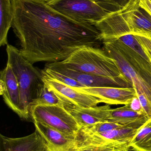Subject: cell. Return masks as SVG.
<instances>
[{"mask_svg": "<svg viewBox=\"0 0 151 151\" xmlns=\"http://www.w3.org/2000/svg\"><path fill=\"white\" fill-rule=\"evenodd\" d=\"M11 1L20 51L32 63L61 62L81 48L103 44L95 25L68 18L45 0Z\"/></svg>", "mask_w": 151, "mask_h": 151, "instance_id": "cell-1", "label": "cell"}, {"mask_svg": "<svg viewBox=\"0 0 151 151\" xmlns=\"http://www.w3.org/2000/svg\"><path fill=\"white\" fill-rule=\"evenodd\" d=\"M103 50L115 60L137 95H144L151 105V62L118 39L103 42Z\"/></svg>", "mask_w": 151, "mask_h": 151, "instance_id": "cell-2", "label": "cell"}, {"mask_svg": "<svg viewBox=\"0 0 151 151\" xmlns=\"http://www.w3.org/2000/svg\"><path fill=\"white\" fill-rule=\"evenodd\" d=\"M6 46L7 64L11 66L19 86V117L23 119L32 120L31 109L44 83L41 71L34 67L16 47L10 44Z\"/></svg>", "mask_w": 151, "mask_h": 151, "instance_id": "cell-3", "label": "cell"}, {"mask_svg": "<svg viewBox=\"0 0 151 151\" xmlns=\"http://www.w3.org/2000/svg\"><path fill=\"white\" fill-rule=\"evenodd\" d=\"M59 13L79 23L95 25L108 15L123 8L105 0H45Z\"/></svg>", "mask_w": 151, "mask_h": 151, "instance_id": "cell-4", "label": "cell"}, {"mask_svg": "<svg viewBox=\"0 0 151 151\" xmlns=\"http://www.w3.org/2000/svg\"><path fill=\"white\" fill-rule=\"evenodd\" d=\"M68 68L110 77L125 78L114 59L99 48L84 47L61 61Z\"/></svg>", "mask_w": 151, "mask_h": 151, "instance_id": "cell-5", "label": "cell"}, {"mask_svg": "<svg viewBox=\"0 0 151 151\" xmlns=\"http://www.w3.org/2000/svg\"><path fill=\"white\" fill-rule=\"evenodd\" d=\"M33 121L43 123L64 134L76 136L80 127L72 115L61 105H36L31 109Z\"/></svg>", "mask_w": 151, "mask_h": 151, "instance_id": "cell-6", "label": "cell"}, {"mask_svg": "<svg viewBox=\"0 0 151 151\" xmlns=\"http://www.w3.org/2000/svg\"><path fill=\"white\" fill-rule=\"evenodd\" d=\"M138 129L124 127L102 133H90L79 129L75 136L80 151L113 143H129Z\"/></svg>", "mask_w": 151, "mask_h": 151, "instance_id": "cell-7", "label": "cell"}, {"mask_svg": "<svg viewBox=\"0 0 151 151\" xmlns=\"http://www.w3.org/2000/svg\"><path fill=\"white\" fill-rule=\"evenodd\" d=\"M45 67L66 76L86 87H121L133 88L126 77H110L83 72L70 69L60 62L49 63Z\"/></svg>", "mask_w": 151, "mask_h": 151, "instance_id": "cell-8", "label": "cell"}, {"mask_svg": "<svg viewBox=\"0 0 151 151\" xmlns=\"http://www.w3.org/2000/svg\"><path fill=\"white\" fill-rule=\"evenodd\" d=\"M43 81L47 87L53 91L64 102V106L90 107L97 106L98 104L103 103L101 99L95 96L79 91L74 88L43 75Z\"/></svg>", "mask_w": 151, "mask_h": 151, "instance_id": "cell-9", "label": "cell"}, {"mask_svg": "<svg viewBox=\"0 0 151 151\" xmlns=\"http://www.w3.org/2000/svg\"><path fill=\"white\" fill-rule=\"evenodd\" d=\"M139 0H129L121 9L131 35L151 39V16L140 7Z\"/></svg>", "mask_w": 151, "mask_h": 151, "instance_id": "cell-10", "label": "cell"}, {"mask_svg": "<svg viewBox=\"0 0 151 151\" xmlns=\"http://www.w3.org/2000/svg\"><path fill=\"white\" fill-rule=\"evenodd\" d=\"M33 122L35 130L45 141L48 151H80L75 136L64 134L38 122Z\"/></svg>", "mask_w": 151, "mask_h": 151, "instance_id": "cell-11", "label": "cell"}, {"mask_svg": "<svg viewBox=\"0 0 151 151\" xmlns=\"http://www.w3.org/2000/svg\"><path fill=\"white\" fill-rule=\"evenodd\" d=\"M100 99L103 103L109 105H127L137 96L134 88L121 87H86L74 88Z\"/></svg>", "mask_w": 151, "mask_h": 151, "instance_id": "cell-12", "label": "cell"}, {"mask_svg": "<svg viewBox=\"0 0 151 151\" xmlns=\"http://www.w3.org/2000/svg\"><path fill=\"white\" fill-rule=\"evenodd\" d=\"M0 94L5 104L19 116L20 114V91L17 77L11 66L7 64L1 71Z\"/></svg>", "mask_w": 151, "mask_h": 151, "instance_id": "cell-13", "label": "cell"}, {"mask_svg": "<svg viewBox=\"0 0 151 151\" xmlns=\"http://www.w3.org/2000/svg\"><path fill=\"white\" fill-rule=\"evenodd\" d=\"M1 151H48L46 142L36 130L29 135L12 138L1 134Z\"/></svg>", "mask_w": 151, "mask_h": 151, "instance_id": "cell-14", "label": "cell"}, {"mask_svg": "<svg viewBox=\"0 0 151 151\" xmlns=\"http://www.w3.org/2000/svg\"><path fill=\"white\" fill-rule=\"evenodd\" d=\"M72 115L80 128L107 121L111 108L110 105L90 107H77L64 106Z\"/></svg>", "mask_w": 151, "mask_h": 151, "instance_id": "cell-15", "label": "cell"}, {"mask_svg": "<svg viewBox=\"0 0 151 151\" xmlns=\"http://www.w3.org/2000/svg\"><path fill=\"white\" fill-rule=\"evenodd\" d=\"M144 111H136L128 105L111 109L108 121L118 123L125 127L139 129L150 119Z\"/></svg>", "mask_w": 151, "mask_h": 151, "instance_id": "cell-16", "label": "cell"}, {"mask_svg": "<svg viewBox=\"0 0 151 151\" xmlns=\"http://www.w3.org/2000/svg\"><path fill=\"white\" fill-rule=\"evenodd\" d=\"M12 17L11 0H0V46L8 45V32L12 27Z\"/></svg>", "mask_w": 151, "mask_h": 151, "instance_id": "cell-17", "label": "cell"}, {"mask_svg": "<svg viewBox=\"0 0 151 151\" xmlns=\"http://www.w3.org/2000/svg\"><path fill=\"white\" fill-rule=\"evenodd\" d=\"M129 145L134 151H151V119L138 129Z\"/></svg>", "mask_w": 151, "mask_h": 151, "instance_id": "cell-18", "label": "cell"}, {"mask_svg": "<svg viewBox=\"0 0 151 151\" xmlns=\"http://www.w3.org/2000/svg\"><path fill=\"white\" fill-rule=\"evenodd\" d=\"M64 103L57 95L43 83L37 95V98L33 104V106L36 105H61Z\"/></svg>", "mask_w": 151, "mask_h": 151, "instance_id": "cell-19", "label": "cell"}, {"mask_svg": "<svg viewBox=\"0 0 151 151\" xmlns=\"http://www.w3.org/2000/svg\"><path fill=\"white\" fill-rule=\"evenodd\" d=\"M43 75L47 76L49 78L55 79L58 81L60 82L67 86H70L72 88H85L82 84L77 82L75 80H74L72 78H70L59 73L56 71L53 70L51 69L45 67L43 70H41Z\"/></svg>", "mask_w": 151, "mask_h": 151, "instance_id": "cell-20", "label": "cell"}, {"mask_svg": "<svg viewBox=\"0 0 151 151\" xmlns=\"http://www.w3.org/2000/svg\"><path fill=\"white\" fill-rule=\"evenodd\" d=\"M122 127L124 126L118 123L107 121L104 122H99L91 126L80 128V129L88 133H102L108 132Z\"/></svg>", "mask_w": 151, "mask_h": 151, "instance_id": "cell-21", "label": "cell"}, {"mask_svg": "<svg viewBox=\"0 0 151 151\" xmlns=\"http://www.w3.org/2000/svg\"><path fill=\"white\" fill-rule=\"evenodd\" d=\"M117 39H118L128 47H129L130 48L137 52L144 59L151 62L150 58L144 52V49L140 44L138 40L135 37L134 35L130 34L126 35L120 36Z\"/></svg>", "mask_w": 151, "mask_h": 151, "instance_id": "cell-22", "label": "cell"}, {"mask_svg": "<svg viewBox=\"0 0 151 151\" xmlns=\"http://www.w3.org/2000/svg\"><path fill=\"white\" fill-rule=\"evenodd\" d=\"M129 143H113L80 151H129Z\"/></svg>", "mask_w": 151, "mask_h": 151, "instance_id": "cell-23", "label": "cell"}, {"mask_svg": "<svg viewBox=\"0 0 151 151\" xmlns=\"http://www.w3.org/2000/svg\"><path fill=\"white\" fill-rule=\"evenodd\" d=\"M134 35L144 48L151 51V39L142 35Z\"/></svg>", "mask_w": 151, "mask_h": 151, "instance_id": "cell-24", "label": "cell"}, {"mask_svg": "<svg viewBox=\"0 0 151 151\" xmlns=\"http://www.w3.org/2000/svg\"><path fill=\"white\" fill-rule=\"evenodd\" d=\"M128 105L131 109L136 111H144L137 96L134 98L131 102Z\"/></svg>", "mask_w": 151, "mask_h": 151, "instance_id": "cell-25", "label": "cell"}, {"mask_svg": "<svg viewBox=\"0 0 151 151\" xmlns=\"http://www.w3.org/2000/svg\"><path fill=\"white\" fill-rule=\"evenodd\" d=\"M139 4L151 16V0H139Z\"/></svg>", "mask_w": 151, "mask_h": 151, "instance_id": "cell-26", "label": "cell"}, {"mask_svg": "<svg viewBox=\"0 0 151 151\" xmlns=\"http://www.w3.org/2000/svg\"><path fill=\"white\" fill-rule=\"evenodd\" d=\"M105 1H111L119 4L122 7H124L129 1V0H105Z\"/></svg>", "mask_w": 151, "mask_h": 151, "instance_id": "cell-27", "label": "cell"}, {"mask_svg": "<svg viewBox=\"0 0 151 151\" xmlns=\"http://www.w3.org/2000/svg\"><path fill=\"white\" fill-rule=\"evenodd\" d=\"M144 49V51L145 53H146L147 55L148 56V57L150 58V60L151 62V51L150 50H147Z\"/></svg>", "mask_w": 151, "mask_h": 151, "instance_id": "cell-28", "label": "cell"}]
</instances>
